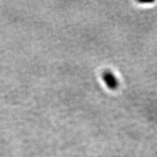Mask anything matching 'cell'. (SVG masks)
Here are the masks:
<instances>
[{"label":"cell","mask_w":157,"mask_h":157,"mask_svg":"<svg viewBox=\"0 0 157 157\" xmlns=\"http://www.w3.org/2000/svg\"><path fill=\"white\" fill-rule=\"evenodd\" d=\"M104 81L106 85L112 89H115L117 88L118 82L116 77L112 74L111 73H106L104 77Z\"/></svg>","instance_id":"obj_1"}]
</instances>
